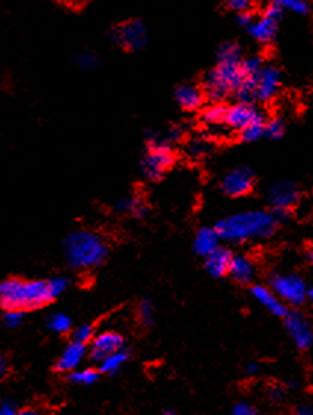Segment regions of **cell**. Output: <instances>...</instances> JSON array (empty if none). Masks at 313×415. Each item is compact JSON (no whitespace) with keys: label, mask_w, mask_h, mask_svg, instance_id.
I'll use <instances>...</instances> for the list:
<instances>
[{"label":"cell","mask_w":313,"mask_h":415,"mask_svg":"<svg viewBox=\"0 0 313 415\" xmlns=\"http://www.w3.org/2000/svg\"><path fill=\"white\" fill-rule=\"evenodd\" d=\"M241 49L236 43H225L218 52V65L204 77L202 90L213 103H222L231 93H235L244 76L241 71Z\"/></svg>","instance_id":"6da1fadb"},{"label":"cell","mask_w":313,"mask_h":415,"mask_svg":"<svg viewBox=\"0 0 313 415\" xmlns=\"http://www.w3.org/2000/svg\"><path fill=\"white\" fill-rule=\"evenodd\" d=\"M276 230V219L272 212L244 211L226 217L216 226L220 240L244 243L248 240L266 239Z\"/></svg>","instance_id":"7a4b0ae2"},{"label":"cell","mask_w":313,"mask_h":415,"mask_svg":"<svg viewBox=\"0 0 313 415\" xmlns=\"http://www.w3.org/2000/svg\"><path fill=\"white\" fill-rule=\"evenodd\" d=\"M54 300L49 285L42 280L8 278L0 283V305L5 310H35Z\"/></svg>","instance_id":"3957f363"},{"label":"cell","mask_w":313,"mask_h":415,"mask_svg":"<svg viewBox=\"0 0 313 415\" xmlns=\"http://www.w3.org/2000/svg\"><path fill=\"white\" fill-rule=\"evenodd\" d=\"M64 252L68 264L76 270H92L105 261L108 246L99 235L88 230H79L67 236Z\"/></svg>","instance_id":"277c9868"},{"label":"cell","mask_w":313,"mask_h":415,"mask_svg":"<svg viewBox=\"0 0 313 415\" xmlns=\"http://www.w3.org/2000/svg\"><path fill=\"white\" fill-rule=\"evenodd\" d=\"M175 164V153L170 146L163 143L150 144L148 152L142 158L141 169L151 181L160 180Z\"/></svg>","instance_id":"5b68a950"},{"label":"cell","mask_w":313,"mask_h":415,"mask_svg":"<svg viewBox=\"0 0 313 415\" xmlns=\"http://www.w3.org/2000/svg\"><path fill=\"white\" fill-rule=\"evenodd\" d=\"M271 289L276 293V296H278L284 303H290L293 307L302 305L307 299V291H309L305 280L294 274L290 276L275 274L271 278Z\"/></svg>","instance_id":"8992f818"},{"label":"cell","mask_w":313,"mask_h":415,"mask_svg":"<svg viewBox=\"0 0 313 415\" xmlns=\"http://www.w3.org/2000/svg\"><path fill=\"white\" fill-rule=\"evenodd\" d=\"M111 40L125 51H141L148 42V31L145 24L139 19L126 21L117 26L111 33Z\"/></svg>","instance_id":"52a82bcc"},{"label":"cell","mask_w":313,"mask_h":415,"mask_svg":"<svg viewBox=\"0 0 313 415\" xmlns=\"http://www.w3.org/2000/svg\"><path fill=\"white\" fill-rule=\"evenodd\" d=\"M269 202L273 208V217L276 221L287 219L290 215V210L298 201V190L294 183L284 180L278 181L269 189Z\"/></svg>","instance_id":"ba28073f"},{"label":"cell","mask_w":313,"mask_h":415,"mask_svg":"<svg viewBox=\"0 0 313 415\" xmlns=\"http://www.w3.org/2000/svg\"><path fill=\"white\" fill-rule=\"evenodd\" d=\"M282 9L278 6L276 2H272L266 9H264L263 14L255 19L248 28V33L251 37L257 40L259 43H269L273 40L275 33L278 30V24L282 17Z\"/></svg>","instance_id":"9c48e42d"},{"label":"cell","mask_w":313,"mask_h":415,"mask_svg":"<svg viewBox=\"0 0 313 415\" xmlns=\"http://www.w3.org/2000/svg\"><path fill=\"white\" fill-rule=\"evenodd\" d=\"M257 121H266V115H264L260 109H257L252 103L238 102L227 108L225 126L230 130L241 131L246 127L257 123Z\"/></svg>","instance_id":"30bf717a"},{"label":"cell","mask_w":313,"mask_h":415,"mask_svg":"<svg viewBox=\"0 0 313 415\" xmlns=\"http://www.w3.org/2000/svg\"><path fill=\"white\" fill-rule=\"evenodd\" d=\"M222 190L231 198H241L248 194L255 186V174L248 167H238L227 173L222 180Z\"/></svg>","instance_id":"8fae6325"},{"label":"cell","mask_w":313,"mask_h":415,"mask_svg":"<svg viewBox=\"0 0 313 415\" xmlns=\"http://www.w3.org/2000/svg\"><path fill=\"white\" fill-rule=\"evenodd\" d=\"M285 328L298 349H309L313 345V327L303 314L291 311L285 315Z\"/></svg>","instance_id":"7c38bea8"},{"label":"cell","mask_w":313,"mask_h":415,"mask_svg":"<svg viewBox=\"0 0 313 415\" xmlns=\"http://www.w3.org/2000/svg\"><path fill=\"white\" fill-rule=\"evenodd\" d=\"M125 348V339L117 332H102L96 334L90 341L89 355L93 361L101 362L111 353Z\"/></svg>","instance_id":"4fadbf2b"},{"label":"cell","mask_w":313,"mask_h":415,"mask_svg":"<svg viewBox=\"0 0 313 415\" xmlns=\"http://www.w3.org/2000/svg\"><path fill=\"white\" fill-rule=\"evenodd\" d=\"M280 85H281V71L272 65L264 67L257 78L256 101L259 102L272 101L275 94L278 93Z\"/></svg>","instance_id":"5bb4252c"},{"label":"cell","mask_w":313,"mask_h":415,"mask_svg":"<svg viewBox=\"0 0 313 415\" xmlns=\"http://www.w3.org/2000/svg\"><path fill=\"white\" fill-rule=\"evenodd\" d=\"M88 348L86 345L79 344V341L73 340L67 348L63 350L61 357H59L56 362V370L61 373H73L76 371L81 362L86 358Z\"/></svg>","instance_id":"9a60e30c"},{"label":"cell","mask_w":313,"mask_h":415,"mask_svg":"<svg viewBox=\"0 0 313 415\" xmlns=\"http://www.w3.org/2000/svg\"><path fill=\"white\" fill-rule=\"evenodd\" d=\"M175 99L184 111L192 112L202 106L206 94H204V90L195 84H182L179 85L175 92Z\"/></svg>","instance_id":"2e32d148"},{"label":"cell","mask_w":313,"mask_h":415,"mask_svg":"<svg viewBox=\"0 0 313 415\" xmlns=\"http://www.w3.org/2000/svg\"><path fill=\"white\" fill-rule=\"evenodd\" d=\"M251 296L255 298L263 308H266L271 314L276 316H285L288 314L285 303L276 296V293L266 287V286H252L251 287Z\"/></svg>","instance_id":"e0dca14e"},{"label":"cell","mask_w":313,"mask_h":415,"mask_svg":"<svg viewBox=\"0 0 313 415\" xmlns=\"http://www.w3.org/2000/svg\"><path fill=\"white\" fill-rule=\"evenodd\" d=\"M230 274L235 282L241 285L250 283L256 276V268L252 261L246 255H235L232 256V261L230 265Z\"/></svg>","instance_id":"ac0fdd59"},{"label":"cell","mask_w":313,"mask_h":415,"mask_svg":"<svg viewBox=\"0 0 313 415\" xmlns=\"http://www.w3.org/2000/svg\"><path fill=\"white\" fill-rule=\"evenodd\" d=\"M232 253L226 248L216 249L206 258V270L213 277H223L230 273V265L232 261Z\"/></svg>","instance_id":"d6986e66"},{"label":"cell","mask_w":313,"mask_h":415,"mask_svg":"<svg viewBox=\"0 0 313 415\" xmlns=\"http://www.w3.org/2000/svg\"><path fill=\"white\" fill-rule=\"evenodd\" d=\"M219 243H220V237L218 235V231H216V228L204 227L198 231L195 236L194 249L200 256L207 258V256L211 255L216 249L220 248Z\"/></svg>","instance_id":"ffe728a7"},{"label":"cell","mask_w":313,"mask_h":415,"mask_svg":"<svg viewBox=\"0 0 313 415\" xmlns=\"http://www.w3.org/2000/svg\"><path fill=\"white\" fill-rule=\"evenodd\" d=\"M227 106L223 103H211L206 109H202L201 112V123L206 126L210 131H219L226 128L225 118H226Z\"/></svg>","instance_id":"44dd1931"},{"label":"cell","mask_w":313,"mask_h":415,"mask_svg":"<svg viewBox=\"0 0 313 415\" xmlns=\"http://www.w3.org/2000/svg\"><path fill=\"white\" fill-rule=\"evenodd\" d=\"M115 210L122 214H130L139 218L148 214V206L141 196H126L120 199L115 205Z\"/></svg>","instance_id":"7402d4cb"},{"label":"cell","mask_w":313,"mask_h":415,"mask_svg":"<svg viewBox=\"0 0 313 415\" xmlns=\"http://www.w3.org/2000/svg\"><path fill=\"white\" fill-rule=\"evenodd\" d=\"M129 358H130V353L125 348L120 349L99 362V371L108 375L117 374L120 370H122L123 365L129 361Z\"/></svg>","instance_id":"603a6c76"},{"label":"cell","mask_w":313,"mask_h":415,"mask_svg":"<svg viewBox=\"0 0 313 415\" xmlns=\"http://www.w3.org/2000/svg\"><path fill=\"white\" fill-rule=\"evenodd\" d=\"M259 76L257 77H244L243 81H241L238 89L235 90V94L239 99V102L252 103L256 101V87H257Z\"/></svg>","instance_id":"cb8c5ba5"},{"label":"cell","mask_w":313,"mask_h":415,"mask_svg":"<svg viewBox=\"0 0 313 415\" xmlns=\"http://www.w3.org/2000/svg\"><path fill=\"white\" fill-rule=\"evenodd\" d=\"M70 382L80 386H90L98 382L99 371L95 369H77L76 371L70 373Z\"/></svg>","instance_id":"d4e9b609"},{"label":"cell","mask_w":313,"mask_h":415,"mask_svg":"<svg viewBox=\"0 0 313 415\" xmlns=\"http://www.w3.org/2000/svg\"><path fill=\"white\" fill-rule=\"evenodd\" d=\"M46 324L49 327V330L55 333H68L71 330V325H73V321H71L68 315L58 312V314H52L49 319H47Z\"/></svg>","instance_id":"484cf974"},{"label":"cell","mask_w":313,"mask_h":415,"mask_svg":"<svg viewBox=\"0 0 313 415\" xmlns=\"http://www.w3.org/2000/svg\"><path fill=\"white\" fill-rule=\"evenodd\" d=\"M263 68V58L257 55L247 56L241 62V71H243L244 77H257Z\"/></svg>","instance_id":"4316f807"},{"label":"cell","mask_w":313,"mask_h":415,"mask_svg":"<svg viewBox=\"0 0 313 415\" xmlns=\"http://www.w3.org/2000/svg\"><path fill=\"white\" fill-rule=\"evenodd\" d=\"M268 121H257V123L246 127L244 130L239 131V137L244 142H256L260 137L264 136V126H266Z\"/></svg>","instance_id":"83f0119b"},{"label":"cell","mask_w":313,"mask_h":415,"mask_svg":"<svg viewBox=\"0 0 313 415\" xmlns=\"http://www.w3.org/2000/svg\"><path fill=\"white\" fill-rule=\"evenodd\" d=\"M76 64L79 68H81L84 71H90L99 65V58L96 53L86 51V52H81L76 56Z\"/></svg>","instance_id":"f1b7e54d"},{"label":"cell","mask_w":313,"mask_h":415,"mask_svg":"<svg viewBox=\"0 0 313 415\" xmlns=\"http://www.w3.org/2000/svg\"><path fill=\"white\" fill-rule=\"evenodd\" d=\"M276 3H278L282 10H291L298 15H306L309 10L307 3L303 2V0H278Z\"/></svg>","instance_id":"f546056e"},{"label":"cell","mask_w":313,"mask_h":415,"mask_svg":"<svg viewBox=\"0 0 313 415\" xmlns=\"http://www.w3.org/2000/svg\"><path fill=\"white\" fill-rule=\"evenodd\" d=\"M95 328L90 325V324H81L79 325L74 333H73V340L79 341V344H83V345H88L90 344V341L93 340L95 337Z\"/></svg>","instance_id":"4dcf8cb0"},{"label":"cell","mask_w":313,"mask_h":415,"mask_svg":"<svg viewBox=\"0 0 313 415\" xmlns=\"http://www.w3.org/2000/svg\"><path fill=\"white\" fill-rule=\"evenodd\" d=\"M285 133V127L281 119H271L264 126V136L268 139H281Z\"/></svg>","instance_id":"1f68e13d"},{"label":"cell","mask_w":313,"mask_h":415,"mask_svg":"<svg viewBox=\"0 0 313 415\" xmlns=\"http://www.w3.org/2000/svg\"><path fill=\"white\" fill-rule=\"evenodd\" d=\"M138 316L145 325H151L154 323V307L150 300H142L139 303Z\"/></svg>","instance_id":"d6a6232c"},{"label":"cell","mask_w":313,"mask_h":415,"mask_svg":"<svg viewBox=\"0 0 313 415\" xmlns=\"http://www.w3.org/2000/svg\"><path fill=\"white\" fill-rule=\"evenodd\" d=\"M47 285H49L51 295L55 299L59 295H63V293L67 290L68 280L65 277H54L51 280H47Z\"/></svg>","instance_id":"836d02e7"},{"label":"cell","mask_w":313,"mask_h":415,"mask_svg":"<svg viewBox=\"0 0 313 415\" xmlns=\"http://www.w3.org/2000/svg\"><path fill=\"white\" fill-rule=\"evenodd\" d=\"M207 151H209V143L206 140L197 139V140H192L188 144V153L191 158H200L202 155H206Z\"/></svg>","instance_id":"e575fe53"},{"label":"cell","mask_w":313,"mask_h":415,"mask_svg":"<svg viewBox=\"0 0 313 415\" xmlns=\"http://www.w3.org/2000/svg\"><path fill=\"white\" fill-rule=\"evenodd\" d=\"M24 320V311H18V310H6L5 316H3V321L6 324V327L10 328H15L18 327Z\"/></svg>","instance_id":"d590c367"},{"label":"cell","mask_w":313,"mask_h":415,"mask_svg":"<svg viewBox=\"0 0 313 415\" xmlns=\"http://www.w3.org/2000/svg\"><path fill=\"white\" fill-rule=\"evenodd\" d=\"M226 6L231 10L236 12V14H243V12H250L252 5L248 0H227Z\"/></svg>","instance_id":"8d00e7d4"},{"label":"cell","mask_w":313,"mask_h":415,"mask_svg":"<svg viewBox=\"0 0 313 415\" xmlns=\"http://www.w3.org/2000/svg\"><path fill=\"white\" fill-rule=\"evenodd\" d=\"M232 415H259L257 409L247 404V402H239L232 409Z\"/></svg>","instance_id":"74e56055"},{"label":"cell","mask_w":313,"mask_h":415,"mask_svg":"<svg viewBox=\"0 0 313 415\" xmlns=\"http://www.w3.org/2000/svg\"><path fill=\"white\" fill-rule=\"evenodd\" d=\"M236 22L239 27H244V28H250L251 24L255 22V15H252V12H243V14H238L236 15Z\"/></svg>","instance_id":"f35d334b"},{"label":"cell","mask_w":313,"mask_h":415,"mask_svg":"<svg viewBox=\"0 0 313 415\" xmlns=\"http://www.w3.org/2000/svg\"><path fill=\"white\" fill-rule=\"evenodd\" d=\"M19 409H17L14 402L3 400L0 402V415H17Z\"/></svg>","instance_id":"ab89813d"},{"label":"cell","mask_w":313,"mask_h":415,"mask_svg":"<svg viewBox=\"0 0 313 415\" xmlns=\"http://www.w3.org/2000/svg\"><path fill=\"white\" fill-rule=\"evenodd\" d=\"M269 396L271 399H273L275 402H280V400H284V390L278 386H273L269 389Z\"/></svg>","instance_id":"60d3db41"},{"label":"cell","mask_w":313,"mask_h":415,"mask_svg":"<svg viewBox=\"0 0 313 415\" xmlns=\"http://www.w3.org/2000/svg\"><path fill=\"white\" fill-rule=\"evenodd\" d=\"M294 415H313L312 405H298L294 411Z\"/></svg>","instance_id":"b9f144b4"},{"label":"cell","mask_w":313,"mask_h":415,"mask_svg":"<svg viewBox=\"0 0 313 415\" xmlns=\"http://www.w3.org/2000/svg\"><path fill=\"white\" fill-rule=\"evenodd\" d=\"M17 415H45V414L38 408H26V409H19Z\"/></svg>","instance_id":"7bdbcfd3"},{"label":"cell","mask_w":313,"mask_h":415,"mask_svg":"<svg viewBox=\"0 0 313 415\" xmlns=\"http://www.w3.org/2000/svg\"><path fill=\"white\" fill-rule=\"evenodd\" d=\"M259 370H260V367H259V364H256V362H251V364H248L247 367H246V373H247L248 375H255V374H257Z\"/></svg>","instance_id":"ee69618b"},{"label":"cell","mask_w":313,"mask_h":415,"mask_svg":"<svg viewBox=\"0 0 313 415\" xmlns=\"http://www.w3.org/2000/svg\"><path fill=\"white\" fill-rule=\"evenodd\" d=\"M6 373H8V362L2 355H0V380L6 375Z\"/></svg>","instance_id":"f6af8a7d"},{"label":"cell","mask_w":313,"mask_h":415,"mask_svg":"<svg viewBox=\"0 0 313 415\" xmlns=\"http://www.w3.org/2000/svg\"><path fill=\"white\" fill-rule=\"evenodd\" d=\"M307 299L313 303V289H309V291H307Z\"/></svg>","instance_id":"bcb514c9"},{"label":"cell","mask_w":313,"mask_h":415,"mask_svg":"<svg viewBox=\"0 0 313 415\" xmlns=\"http://www.w3.org/2000/svg\"><path fill=\"white\" fill-rule=\"evenodd\" d=\"M161 415H177L175 411H164Z\"/></svg>","instance_id":"7dc6e473"},{"label":"cell","mask_w":313,"mask_h":415,"mask_svg":"<svg viewBox=\"0 0 313 415\" xmlns=\"http://www.w3.org/2000/svg\"><path fill=\"white\" fill-rule=\"evenodd\" d=\"M309 256H310V260H312V262H313V249L310 251V253H309Z\"/></svg>","instance_id":"c3c4849f"},{"label":"cell","mask_w":313,"mask_h":415,"mask_svg":"<svg viewBox=\"0 0 313 415\" xmlns=\"http://www.w3.org/2000/svg\"><path fill=\"white\" fill-rule=\"evenodd\" d=\"M312 103H313V94H312Z\"/></svg>","instance_id":"681fc988"}]
</instances>
